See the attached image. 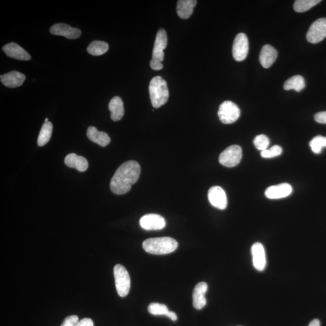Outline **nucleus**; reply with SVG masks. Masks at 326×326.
<instances>
[{"label": "nucleus", "instance_id": "36", "mask_svg": "<svg viewBox=\"0 0 326 326\" xmlns=\"http://www.w3.org/2000/svg\"><path fill=\"white\" fill-rule=\"evenodd\" d=\"M308 326H320V322L319 321V320L315 319L309 323Z\"/></svg>", "mask_w": 326, "mask_h": 326}, {"label": "nucleus", "instance_id": "9", "mask_svg": "<svg viewBox=\"0 0 326 326\" xmlns=\"http://www.w3.org/2000/svg\"><path fill=\"white\" fill-rule=\"evenodd\" d=\"M208 198L213 207L219 210L226 209L227 206V198L223 188L213 186L208 192Z\"/></svg>", "mask_w": 326, "mask_h": 326}, {"label": "nucleus", "instance_id": "29", "mask_svg": "<svg viewBox=\"0 0 326 326\" xmlns=\"http://www.w3.org/2000/svg\"><path fill=\"white\" fill-rule=\"evenodd\" d=\"M253 143L258 150L263 151L268 148L270 142L265 135L260 134L254 138Z\"/></svg>", "mask_w": 326, "mask_h": 326}, {"label": "nucleus", "instance_id": "28", "mask_svg": "<svg viewBox=\"0 0 326 326\" xmlns=\"http://www.w3.org/2000/svg\"><path fill=\"white\" fill-rule=\"evenodd\" d=\"M149 313L154 316H166L168 311L166 306L160 303H151L148 306Z\"/></svg>", "mask_w": 326, "mask_h": 326}, {"label": "nucleus", "instance_id": "17", "mask_svg": "<svg viewBox=\"0 0 326 326\" xmlns=\"http://www.w3.org/2000/svg\"><path fill=\"white\" fill-rule=\"evenodd\" d=\"M1 82L5 86L9 88H16L20 86L26 80V76L17 71H12L1 75Z\"/></svg>", "mask_w": 326, "mask_h": 326}, {"label": "nucleus", "instance_id": "4", "mask_svg": "<svg viewBox=\"0 0 326 326\" xmlns=\"http://www.w3.org/2000/svg\"><path fill=\"white\" fill-rule=\"evenodd\" d=\"M114 275L118 294L121 297H126L131 288V279L128 271L124 266L117 264L114 268Z\"/></svg>", "mask_w": 326, "mask_h": 326}, {"label": "nucleus", "instance_id": "32", "mask_svg": "<svg viewBox=\"0 0 326 326\" xmlns=\"http://www.w3.org/2000/svg\"><path fill=\"white\" fill-rule=\"evenodd\" d=\"M314 119L318 123L326 124V111L318 112L315 115Z\"/></svg>", "mask_w": 326, "mask_h": 326}, {"label": "nucleus", "instance_id": "15", "mask_svg": "<svg viewBox=\"0 0 326 326\" xmlns=\"http://www.w3.org/2000/svg\"><path fill=\"white\" fill-rule=\"evenodd\" d=\"M3 51L10 58L20 61H29L31 56L26 50L15 43H10L2 47Z\"/></svg>", "mask_w": 326, "mask_h": 326}, {"label": "nucleus", "instance_id": "22", "mask_svg": "<svg viewBox=\"0 0 326 326\" xmlns=\"http://www.w3.org/2000/svg\"><path fill=\"white\" fill-rule=\"evenodd\" d=\"M108 108L111 112V119L114 122L119 121L124 116V106L122 99L116 96L111 100L109 103Z\"/></svg>", "mask_w": 326, "mask_h": 326}, {"label": "nucleus", "instance_id": "1", "mask_svg": "<svg viewBox=\"0 0 326 326\" xmlns=\"http://www.w3.org/2000/svg\"><path fill=\"white\" fill-rule=\"evenodd\" d=\"M141 167L136 161L126 162L117 168L110 182V189L116 195H123L131 190L132 185L139 179Z\"/></svg>", "mask_w": 326, "mask_h": 326}, {"label": "nucleus", "instance_id": "18", "mask_svg": "<svg viewBox=\"0 0 326 326\" xmlns=\"http://www.w3.org/2000/svg\"><path fill=\"white\" fill-rule=\"evenodd\" d=\"M276 50L270 45H265L262 47L259 56L260 63L263 68L268 69L274 64L277 58Z\"/></svg>", "mask_w": 326, "mask_h": 326}, {"label": "nucleus", "instance_id": "27", "mask_svg": "<svg viewBox=\"0 0 326 326\" xmlns=\"http://www.w3.org/2000/svg\"><path fill=\"white\" fill-rule=\"evenodd\" d=\"M311 150L315 154H320L323 147H326V137L318 136L313 138L309 143Z\"/></svg>", "mask_w": 326, "mask_h": 326}, {"label": "nucleus", "instance_id": "13", "mask_svg": "<svg viewBox=\"0 0 326 326\" xmlns=\"http://www.w3.org/2000/svg\"><path fill=\"white\" fill-rule=\"evenodd\" d=\"M251 253L254 268L258 271H263L266 265L265 251L263 244L258 243L253 244Z\"/></svg>", "mask_w": 326, "mask_h": 326}, {"label": "nucleus", "instance_id": "19", "mask_svg": "<svg viewBox=\"0 0 326 326\" xmlns=\"http://www.w3.org/2000/svg\"><path fill=\"white\" fill-rule=\"evenodd\" d=\"M65 164L80 172H85L88 167V162L85 158L73 153L67 155L65 158Z\"/></svg>", "mask_w": 326, "mask_h": 326}, {"label": "nucleus", "instance_id": "23", "mask_svg": "<svg viewBox=\"0 0 326 326\" xmlns=\"http://www.w3.org/2000/svg\"><path fill=\"white\" fill-rule=\"evenodd\" d=\"M284 89L285 90H290L294 89L297 92H300L305 88V79L302 76L296 75L289 78L284 83Z\"/></svg>", "mask_w": 326, "mask_h": 326}, {"label": "nucleus", "instance_id": "6", "mask_svg": "<svg viewBox=\"0 0 326 326\" xmlns=\"http://www.w3.org/2000/svg\"><path fill=\"white\" fill-rule=\"evenodd\" d=\"M242 157L243 153L240 146L232 145L228 147L220 154L219 161L224 166L233 167L240 164Z\"/></svg>", "mask_w": 326, "mask_h": 326}, {"label": "nucleus", "instance_id": "34", "mask_svg": "<svg viewBox=\"0 0 326 326\" xmlns=\"http://www.w3.org/2000/svg\"><path fill=\"white\" fill-rule=\"evenodd\" d=\"M150 66L151 69H153L154 70H160L163 68L162 62L154 60H151L150 63Z\"/></svg>", "mask_w": 326, "mask_h": 326}, {"label": "nucleus", "instance_id": "31", "mask_svg": "<svg viewBox=\"0 0 326 326\" xmlns=\"http://www.w3.org/2000/svg\"><path fill=\"white\" fill-rule=\"evenodd\" d=\"M80 321L77 316H71L66 318L61 326H75Z\"/></svg>", "mask_w": 326, "mask_h": 326}, {"label": "nucleus", "instance_id": "25", "mask_svg": "<svg viewBox=\"0 0 326 326\" xmlns=\"http://www.w3.org/2000/svg\"><path fill=\"white\" fill-rule=\"evenodd\" d=\"M109 45L104 41H94L87 47V52L92 56H100L108 52Z\"/></svg>", "mask_w": 326, "mask_h": 326}, {"label": "nucleus", "instance_id": "24", "mask_svg": "<svg viewBox=\"0 0 326 326\" xmlns=\"http://www.w3.org/2000/svg\"><path fill=\"white\" fill-rule=\"evenodd\" d=\"M53 131V125L51 122H45L42 126L38 139L39 146L46 145L51 139Z\"/></svg>", "mask_w": 326, "mask_h": 326}, {"label": "nucleus", "instance_id": "10", "mask_svg": "<svg viewBox=\"0 0 326 326\" xmlns=\"http://www.w3.org/2000/svg\"><path fill=\"white\" fill-rule=\"evenodd\" d=\"M167 45V36L164 29H160L157 33L153 52V60L162 62L164 60V50Z\"/></svg>", "mask_w": 326, "mask_h": 326}, {"label": "nucleus", "instance_id": "35", "mask_svg": "<svg viewBox=\"0 0 326 326\" xmlns=\"http://www.w3.org/2000/svg\"><path fill=\"white\" fill-rule=\"evenodd\" d=\"M166 317L169 318L173 322H175L177 320V316L176 314L172 311H169L167 314Z\"/></svg>", "mask_w": 326, "mask_h": 326}, {"label": "nucleus", "instance_id": "38", "mask_svg": "<svg viewBox=\"0 0 326 326\" xmlns=\"http://www.w3.org/2000/svg\"></svg>", "mask_w": 326, "mask_h": 326}, {"label": "nucleus", "instance_id": "33", "mask_svg": "<svg viewBox=\"0 0 326 326\" xmlns=\"http://www.w3.org/2000/svg\"><path fill=\"white\" fill-rule=\"evenodd\" d=\"M75 326H94V323L91 319L85 318L79 321Z\"/></svg>", "mask_w": 326, "mask_h": 326}, {"label": "nucleus", "instance_id": "30", "mask_svg": "<svg viewBox=\"0 0 326 326\" xmlns=\"http://www.w3.org/2000/svg\"><path fill=\"white\" fill-rule=\"evenodd\" d=\"M282 153V149L280 146L275 145L270 149L262 151L261 156L265 159H271L280 156Z\"/></svg>", "mask_w": 326, "mask_h": 326}, {"label": "nucleus", "instance_id": "16", "mask_svg": "<svg viewBox=\"0 0 326 326\" xmlns=\"http://www.w3.org/2000/svg\"><path fill=\"white\" fill-rule=\"evenodd\" d=\"M208 289L206 283L200 282L195 286L193 292V305L196 309H202L207 304L206 295Z\"/></svg>", "mask_w": 326, "mask_h": 326}, {"label": "nucleus", "instance_id": "2", "mask_svg": "<svg viewBox=\"0 0 326 326\" xmlns=\"http://www.w3.org/2000/svg\"><path fill=\"white\" fill-rule=\"evenodd\" d=\"M178 244L170 237L150 238L143 243V248L148 253L163 255L171 253L178 248Z\"/></svg>", "mask_w": 326, "mask_h": 326}, {"label": "nucleus", "instance_id": "8", "mask_svg": "<svg viewBox=\"0 0 326 326\" xmlns=\"http://www.w3.org/2000/svg\"><path fill=\"white\" fill-rule=\"evenodd\" d=\"M326 38V18L317 19L312 24L306 38L309 43L317 44Z\"/></svg>", "mask_w": 326, "mask_h": 326}, {"label": "nucleus", "instance_id": "11", "mask_svg": "<svg viewBox=\"0 0 326 326\" xmlns=\"http://www.w3.org/2000/svg\"><path fill=\"white\" fill-rule=\"evenodd\" d=\"M140 226L145 230H160L164 229L165 221L162 216L157 214H148L143 216L140 220Z\"/></svg>", "mask_w": 326, "mask_h": 326}, {"label": "nucleus", "instance_id": "21", "mask_svg": "<svg viewBox=\"0 0 326 326\" xmlns=\"http://www.w3.org/2000/svg\"><path fill=\"white\" fill-rule=\"evenodd\" d=\"M197 4L195 0H179L177 2V14L181 19H187L192 16L193 9Z\"/></svg>", "mask_w": 326, "mask_h": 326}, {"label": "nucleus", "instance_id": "12", "mask_svg": "<svg viewBox=\"0 0 326 326\" xmlns=\"http://www.w3.org/2000/svg\"><path fill=\"white\" fill-rule=\"evenodd\" d=\"M53 35L63 36L70 39L80 38L81 30L78 28H73L68 24L59 23L53 25L50 29Z\"/></svg>", "mask_w": 326, "mask_h": 326}, {"label": "nucleus", "instance_id": "20", "mask_svg": "<svg viewBox=\"0 0 326 326\" xmlns=\"http://www.w3.org/2000/svg\"><path fill=\"white\" fill-rule=\"evenodd\" d=\"M87 137L91 142L96 143L102 147H105L111 142L110 137L106 133L99 131L94 126H90L87 130Z\"/></svg>", "mask_w": 326, "mask_h": 326}, {"label": "nucleus", "instance_id": "14", "mask_svg": "<svg viewBox=\"0 0 326 326\" xmlns=\"http://www.w3.org/2000/svg\"><path fill=\"white\" fill-rule=\"evenodd\" d=\"M292 192V188L290 184L282 183L269 187L265 194L266 198L276 199L287 197Z\"/></svg>", "mask_w": 326, "mask_h": 326}, {"label": "nucleus", "instance_id": "26", "mask_svg": "<svg viewBox=\"0 0 326 326\" xmlns=\"http://www.w3.org/2000/svg\"><path fill=\"white\" fill-rule=\"evenodd\" d=\"M321 1L320 0H297L294 2V9L297 12H305Z\"/></svg>", "mask_w": 326, "mask_h": 326}, {"label": "nucleus", "instance_id": "37", "mask_svg": "<svg viewBox=\"0 0 326 326\" xmlns=\"http://www.w3.org/2000/svg\"><path fill=\"white\" fill-rule=\"evenodd\" d=\"M49 122V119H48L47 118V119H45V122Z\"/></svg>", "mask_w": 326, "mask_h": 326}, {"label": "nucleus", "instance_id": "3", "mask_svg": "<svg viewBox=\"0 0 326 326\" xmlns=\"http://www.w3.org/2000/svg\"><path fill=\"white\" fill-rule=\"evenodd\" d=\"M149 91L154 108H159L167 102L169 97L167 84L161 77H156L152 79Z\"/></svg>", "mask_w": 326, "mask_h": 326}, {"label": "nucleus", "instance_id": "7", "mask_svg": "<svg viewBox=\"0 0 326 326\" xmlns=\"http://www.w3.org/2000/svg\"><path fill=\"white\" fill-rule=\"evenodd\" d=\"M249 51V42L248 38L244 33H241L236 36L233 43V56L236 61H243L245 60Z\"/></svg>", "mask_w": 326, "mask_h": 326}, {"label": "nucleus", "instance_id": "5", "mask_svg": "<svg viewBox=\"0 0 326 326\" xmlns=\"http://www.w3.org/2000/svg\"><path fill=\"white\" fill-rule=\"evenodd\" d=\"M240 116V108L232 101H225L219 106L218 116L224 124H232L239 119Z\"/></svg>", "mask_w": 326, "mask_h": 326}]
</instances>
